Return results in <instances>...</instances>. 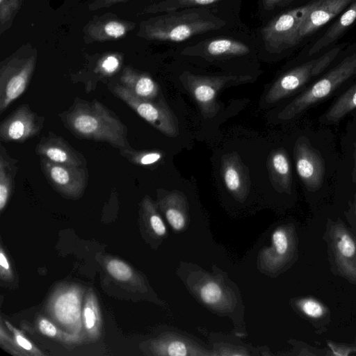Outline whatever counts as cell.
Instances as JSON below:
<instances>
[{"label": "cell", "mask_w": 356, "mask_h": 356, "mask_svg": "<svg viewBox=\"0 0 356 356\" xmlns=\"http://www.w3.org/2000/svg\"><path fill=\"white\" fill-rule=\"evenodd\" d=\"M59 116L65 127L76 138L106 142L120 151L131 147L125 124L112 111L95 99H76Z\"/></svg>", "instance_id": "obj_1"}, {"label": "cell", "mask_w": 356, "mask_h": 356, "mask_svg": "<svg viewBox=\"0 0 356 356\" xmlns=\"http://www.w3.org/2000/svg\"><path fill=\"white\" fill-rule=\"evenodd\" d=\"M225 22L199 9L171 11L161 17L152 26L154 38L181 42L193 35L220 29Z\"/></svg>", "instance_id": "obj_2"}, {"label": "cell", "mask_w": 356, "mask_h": 356, "mask_svg": "<svg viewBox=\"0 0 356 356\" xmlns=\"http://www.w3.org/2000/svg\"><path fill=\"white\" fill-rule=\"evenodd\" d=\"M356 75V51L344 58L297 96L278 114V119L291 120L311 106L327 98L343 83Z\"/></svg>", "instance_id": "obj_3"}, {"label": "cell", "mask_w": 356, "mask_h": 356, "mask_svg": "<svg viewBox=\"0 0 356 356\" xmlns=\"http://www.w3.org/2000/svg\"><path fill=\"white\" fill-rule=\"evenodd\" d=\"M180 80L197 103L202 115L212 118L220 110L216 101L219 90L231 83L250 81L252 77L250 75L204 76L184 72Z\"/></svg>", "instance_id": "obj_4"}, {"label": "cell", "mask_w": 356, "mask_h": 356, "mask_svg": "<svg viewBox=\"0 0 356 356\" xmlns=\"http://www.w3.org/2000/svg\"><path fill=\"white\" fill-rule=\"evenodd\" d=\"M343 46L344 44L335 47L323 56L305 63L281 76L268 91L266 102L276 103L300 90L330 65Z\"/></svg>", "instance_id": "obj_5"}, {"label": "cell", "mask_w": 356, "mask_h": 356, "mask_svg": "<svg viewBox=\"0 0 356 356\" xmlns=\"http://www.w3.org/2000/svg\"><path fill=\"white\" fill-rule=\"evenodd\" d=\"M113 92L162 134L170 137L179 135L177 117L165 104L139 98L123 86H117Z\"/></svg>", "instance_id": "obj_6"}, {"label": "cell", "mask_w": 356, "mask_h": 356, "mask_svg": "<svg viewBox=\"0 0 356 356\" xmlns=\"http://www.w3.org/2000/svg\"><path fill=\"white\" fill-rule=\"evenodd\" d=\"M316 2L315 0L292 9L271 20L262 30L267 49L271 52H279L289 47L295 32Z\"/></svg>", "instance_id": "obj_7"}, {"label": "cell", "mask_w": 356, "mask_h": 356, "mask_svg": "<svg viewBox=\"0 0 356 356\" xmlns=\"http://www.w3.org/2000/svg\"><path fill=\"white\" fill-rule=\"evenodd\" d=\"M40 159L42 171L56 191L70 198H79L82 195L88 182L87 167L58 164Z\"/></svg>", "instance_id": "obj_8"}, {"label": "cell", "mask_w": 356, "mask_h": 356, "mask_svg": "<svg viewBox=\"0 0 356 356\" xmlns=\"http://www.w3.org/2000/svg\"><path fill=\"white\" fill-rule=\"evenodd\" d=\"M44 118L31 110L28 104L19 106L0 124V140L4 143H24L37 136L44 127Z\"/></svg>", "instance_id": "obj_9"}, {"label": "cell", "mask_w": 356, "mask_h": 356, "mask_svg": "<svg viewBox=\"0 0 356 356\" xmlns=\"http://www.w3.org/2000/svg\"><path fill=\"white\" fill-rule=\"evenodd\" d=\"M293 153L296 171L302 183L310 190L318 189L323 184L325 174L319 153L304 137L296 140Z\"/></svg>", "instance_id": "obj_10"}, {"label": "cell", "mask_w": 356, "mask_h": 356, "mask_svg": "<svg viewBox=\"0 0 356 356\" xmlns=\"http://www.w3.org/2000/svg\"><path fill=\"white\" fill-rule=\"evenodd\" d=\"M354 0H317L295 32L290 47L311 35L343 11Z\"/></svg>", "instance_id": "obj_11"}, {"label": "cell", "mask_w": 356, "mask_h": 356, "mask_svg": "<svg viewBox=\"0 0 356 356\" xmlns=\"http://www.w3.org/2000/svg\"><path fill=\"white\" fill-rule=\"evenodd\" d=\"M35 152L40 158L46 159L55 163L86 167L84 156L63 137L51 131L40 138L35 147Z\"/></svg>", "instance_id": "obj_12"}, {"label": "cell", "mask_w": 356, "mask_h": 356, "mask_svg": "<svg viewBox=\"0 0 356 356\" xmlns=\"http://www.w3.org/2000/svg\"><path fill=\"white\" fill-rule=\"evenodd\" d=\"M220 171L227 191L239 201H243L250 191L249 170L237 152L224 154Z\"/></svg>", "instance_id": "obj_13"}, {"label": "cell", "mask_w": 356, "mask_h": 356, "mask_svg": "<svg viewBox=\"0 0 356 356\" xmlns=\"http://www.w3.org/2000/svg\"><path fill=\"white\" fill-rule=\"evenodd\" d=\"M33 69L32 60L19 68L9 67L2 72L0 79V114L26 90Z\"/></svg>", "instance_id": "obj_14"}, {"label": "cell", "mask_w": 356, "mask_h": 356, "mask_svg": "<svg viewBox=\"0 0 356 356\" xmlns=\"http://www.w3.org/2000/svg\"><path fill=\"white\" fill-rule=\"evenodd\" d=\"M267 168L273 187L279 191H290L292 182L291 165L284 149H274L269 154Z\"/></svg>", "instance_id": "obj_15"}, {"label": "cell", "mask_w": 356, "mask_h": 356, "mask_svg": "<svg viewBox=\"0 0 356 356\" xmlns=\"http://www.w3.org/2000/svg\"><path fill=\"white\" fill-rule=\"evenodd\" d=\"M0 147V211H3L13 190L18 161L12 158L2 145Z\"/></svg>", "instance_id": "obj_16"}, {"label": "cell", "mask_w": 356, "mask_h": 356, "mask_svg": "<svg viewBox=\"0 0 356 356\" xmlns=\"http://www.w3.org/2000/svg\"><path fill=\"white\" fill-rule=\"evenodd\" d=\"M355 19L356 0H354L348 8L327 29L325 34L314 43L309 49L308 55L312 56L316 54L335 42Z\"/></svg>", "instance_id": "obj_17"}, {"label": "cell", "mask_w": 356, "mask_h": 356, "mask_svg": "<svg viewBox=\"0 0 356 356\" xmlns=\"http://www.w3.org/2000/svg\"><path fill=\"white\" fill-rule=\"evenodd\" d=\"M79 294L69 291L58 297L54 302V312L60 323L72 325L79 321L81 313Z\"/></svg>", "instance_id": "obj_18"}, {"label": "cell", "mask_w": 356, "mask_h": 356, "mask_svg": "<svg viewBox=\"0 0 356 356\" xmlns=\"http://www.w3.org/2000/svg\"><path fill=\"white\" fill-rule=\"evenodd\" d=\"M121 80L122 86L139 98L154 101L159 95V86L147 75L127 72Z\"/></svg>", "instance_id": "obj_19"}, {"label": "cell", "mask_w": 356, "mask_h": 356, "mask_svg": "<svg viewBox=\"0 0 356 356\" xmlns=\"http://www.w3.org/2000/svg\"><path fill=\"white\" fill-rule=\"evenodd\" d=\"M160 204L170 225L176 231L181 230L186 225L185 198L182 193L171 191L161 200Z\"/></svg>", "instance_id": "obj_20"}, {"label": "cell", "mask_w": 356, "mask_h": 356, "mask_svg": "<svg viewBox=\"0 0 356 356\" xmlns=\"http://www.w3.org/2000/svg\"><path fill=\"white\" fill-rule=\"evenodd\" d=\"M204 52L211 57L235 56L247 54L250 48L240 41L221 38L207 41Z\"/></svg>", "instance_id": "obj_21"}, {"label": "cell", "mask_w": 356, "mask_h": 356, "mask_svg": "<svg viewBox=\"0 0 356 356\" xmlns=\"http://www.w3.org/2000/svg\"><path fill=\"white\" fill-rule=\"evenodd\" d=\"M356 108V83L343 92L321 118L323 123H335Z\"/></svg>", "instance_id": "obj_22"}, {"label": "cell", "mask_w": 356, "mask_h": 356, "mask_svg": "<svg viewBox=\"0 0 356 356\" xmlns=\"http://www.w3.org/2000/svg\"><path fill=\"white\" fill-rule=\"evenodd\" d=\"M120 154L131 163L138 165H151L159 162L163 153L157 150H135L131 147L120 150Z\"/></svg>", "instance_id": "obj_23"}, {"label": "cell", "mask_w": 356, "mask_h": 356, "mask_svg": "<svg viewBox=\"0 0 356 356\" xmlns=\"http://www.w3.org/2000/svg\"><path fill=\"white\" fill-rule=\"evenodd\" d=\"M83 321L88 333L93 335L97 334L100 318L96 300L92 295H88L86 298L83 309Z\"/></svg>", "instance_id": "obj_24"}, {"label": "cell", "mask_w": 356, "mask_h": 356, "mask_svg": "<svg viewBox=\"0 0 356 356\" xmlns=\"http://www.w3.org/2000/svg\"><path fill=\"white\" fill-rule=\"evenodd\" d=\"M220 0H166L157 6L158 10L171 12L184 8L206 6L216 3Z\"/></svg>", "instance_id": "obj_25"}, {"label": "cell", "mask_w": 356, "mask_h": 356, "mask_svg": "<svg viewBox=\"0 0 356 356\" xmlns=\"http://www.w3.org/2000/svg\"><path fill=\"white\" fill-rule=\"evenodd\" d=\"M200 295L203 302L209 305H213L221 300L222 290L218 283L209 282L202 286Z\"/></svg>", "instance_id": "obj_26"}, {"label": "cell", "mask_w": 356, "mask_h": 356, "mask_svg": "<svg viewBox=\"0 0 356 356\" xmlns=\"http://www.w3.org/2000/svg\"><path fill=\"white\" fill-rule=\"evenodd\" d=\"M106 269L109 274L120 281H127L133 275V271L126 263L112 259L106 265Z\"/></svg>", "instance_id": "obj_27"}, {"label": "cell", "mask_w": 356, "mask_h": 356, "mask_svg": "<svg viewBox=\"0 0 356 356\" xmlns=\"http://www.w3.org/2000/svg\"><path fill=\"white\" fill-rule=\"evenodd\" d=\"M272 243L279 254H284L288 249V238L282 229H276L272 234Z\"/></svg>", "instance_id": "obj_28"}, {"label": "cell", "mask_w": 356, "mask_h": 356, "mask_svg": "<svg viewBox=\"0 0 356 356\" xmlns=\"http://www.w3.org/2000/svg\"><path fill=\"white\" fill-rule=\"evenodd\" d=\"M300 305L307 315L313 318L320 317L324 313L321 305L313 300H304L300 302Z\"/></svg>", "instance_id": "obj_29"}, {"label": "cell", "mask_w": 356, "mask_h": 356, "mask_svg": "<svg viewBox=\"0 0 356 356\" xmlns=\"http://www.w3.org/2000/svg\"><path fill=\"white\" fill-rule=\"evenodd\" d=\"M340 252L345 257H352L355 252V245L352 238L347 234H343L338 243Z\"/></svg>", "instance_id": "obj_30"}, {"label": "cell", "mask_w": 356, "mask_h": 356, "mask_svg": "<svg viewBox=\"0 0 356 356\" xmlns=\"http://www.w3.org/2000/svg\"><path fill=\"white\" fill-rule=\"evenodd\" d=\"M166 353L172 356H184L188 354L186 344L179 340L170 341L166 347Z\"/></svg>", "instance_id": "obj_31"}, {"label": "cell", "mask_w": 356, "mask_h": 356, "mask_svg": "<svg viewBox=\"0 0 356 356\" xmlns=\"http://www.w3.org/2000/svg\"><path fill=\"white\" fill-rule=\"evenodd\" d=\"M7 325L8 327H10V330H12L14 337L16 343L21 348L31 352H36L38 350L33 346L32 343L26 338L23 334H22L20 332H19L17 330L15 329L13 326L9 325L7 323Z\"/></svg>", "instance_id": "obj_32"}, {"label": "cell", "mask_w": 356, "mask_h": 356, "mask_svg": "<svg viewBox=\"0 0 356 356\" xmlns=\"http://www.w3.org/2000/svg\"><path fill=\"white\" fill-rule=\"evenodd\" d=\"M40 331L44 335L54 337L56 336L58 330L56 326L46 318H41L38 323Z\"/></svg>", "instance_id": "obj_33"}, {"label": "cell", "mask_w": 356, "mask_h": 356, "mask_svg": "<svg viewBox=\"0 0 356 356\" xmlns=\"http://www.w3.org/2000/svg\"><path fill=\"white\" fill-rule=\"evenodd\" d=\"M105 31L108 35L117 38L124 34V27L118 22H111L106 24Z\"/></svg>", "instance_id": "obj_34"}, {"label": "cell", "mask_w": 356, "mask_h": 356, "mask_svg": "<svg viewBox=\"0 0 356 356\" xmlns=\"http://www.w3.org/2000/svg\"><path fill=\"white\" fill-rule=\"evenodd\" d=\"M118 67V60L114 56H108L102 64V67L106 73L113 72Z\"/></svg>", "instance_id": "obj_35"}, {"label": "cell", "mask_w": 356, "mask_h": 356, "mask_svg": "<svg viewBox=\"0 0 356 356\" xmlns=\"http://www.w3.org/2000/svg\"><path fill=\"white\" fill-rule=\"evenodd\" d=\"M0 265L1 273L6 272V273H9L10 271V267L8 262V260L6 257V255L4 254L2 249H1L0 252Z\"/></svg>", "instance_id": "obj_36"}, {"label": "cell", "mask_w": 356, "mask_h": 356, "mask_svg": "<svg viewBox=\"0 0 356 356\" xmlns=\"http://www.w3.org/2000/svg\"><path fill=\"white\" fill-rule=\"evenodd\" d=\"M283 0H263L264 6L267 10H270L275 8Z\"/></svg>", "instance_id": "obj_37"}, {"label": "cell", "mask_w": 356, "mask_h": 356, "mask_svg": "<svg viewBox=\"0 0 356 356\" xmlns=\"http://www.w3.org/2000/svg\"><path fill=\"white\" fill-rule=\"evenodd\" d=\"M355 176L356 177V149H355Z\"/></svg>", "instance_id": "obj_38"}, {"label": "cell", "mask_w": 356, "mask_h": 356, "mask_svg": "<svg viewBox=\"0 0 356 356\" xmlns=\"http://www.w3.org/2000/svg\"><path fill=\"white\" fill-rule=\"evenodd\" d=\"M0 1L1 2V1H2V0H0Z\"/></svg>", "instance_id": "obj_39"}]
</instances>
